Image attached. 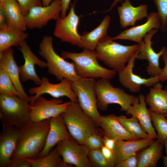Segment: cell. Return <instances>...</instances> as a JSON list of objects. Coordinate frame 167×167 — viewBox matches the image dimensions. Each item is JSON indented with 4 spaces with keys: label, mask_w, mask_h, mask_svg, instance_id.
<instances>
[{
    "label": "cell",
    "mask_w": 167,
    "mask_h": 167,
    "mask_svg": "<svg viewBox=\"0 0 167 167\" xmlns=\"http://www.w3.org/2000/svg\"><path fill=\"white\" fill-rule=\"evenodd\" d=\"M164 115H165V117L167 118V114H164Z\"/></svg>",
    "instance_id": "cell-51"
},
{
    "label": "cell",
    "mask_w": 167,
    "mask_h": 167,
    "mask_svg": "<svg viewBox=\"0 0 167 167\" xmlns=\"http://www.w3.org/2000/svg\"><path fill=\"white\" fill-rule=\"evenodd\" d=\"M154 140L138 139L117 141L113 150L115 165L147 148L154 142Z\"/></svg>",
    "instance_id": "cell-24"
},
{
    "label": "cell",
    "mask_w": 167,
    "mask_h": 167,
    "mask_svg": "<svg viewBox=\"0 0 167 167\" xmlns=\"http://www.w3.org/2000/svg\"><path fill=\"white\" fill-rule=\"evenodd\" d=\"M53 41L52 36L45 35L39 45V54L46 61L49 73L60 81L67 79L73 82L81 78L76 72L74 63L67 62L55 52Z\"/></svg>",
    "instance_id": "cell-4"
},
{
    "label": "cell",
    "mask_w": 167,
    "mask_h": 167,
    "mask_svg": "<svg viewBox=\"0 0 167 167\" xmlns=\"http://www.w3.org/2000/svg\"><path fill=\"white\" fill-rule=\"evenodd\" d=\"M0 53L13 46H19L28 34L16 27L7 25L0 28Z\"/></svg>",
    "instance_id": "cell-27"
},
{
    "label": "cell",
    "mask_w": 167,
    "mask_h": 167,
    "mask_svg": "<svg viewBox=\"0 0 167 167\" xmlns=\"http://www.w3.org/2000/svg\"><path fill=\"white\" fill-rule=\"evenodd\" d=\"M148 8L146 4L134 6L130 0H125L121 6L117 7L121 27L125 28L133 26L137 21L147 18Z\"/></svg>",
    "instance_id": "cell-23"
},
{
    "label": "cell",
    "mask_w": 167,
    "mask_h": 167,
    "mask_svg": "<svg viewBox=\"0 0 167 167\" xmlns=\"http://www.w3.org/2000/svg\"><path fill=\"white\" fill-rule=\"evenodd\" d=\"M110 21V17L106 15L94 29L90 32H84L81 35L79 47L95 51L99 41L107 36Z\"/></svg>",
    "instance_id": "cell-25"
},
{
    "label": "cell",
    "mask_w": 167,
    "mask_h": 167,
    "mask_svg": "<svg viewBox=\"0 0 167 167\" xmlns=\"http://www.w3.org/2000/svg\"><path fill=\"white\" fill-rule=\"evenodd\" d=\"M149 111L153 125L157 132V139L164 145L167 138V118L164 114Z\"/></svg>",
    "instance_id": "cell-32"
},
{
    "label": "cell",
    "mask_w": 167,
    "mask_h": 167,
    "mask_svg": "<svg viewBox=\"0 0 167 167\" xmlns=\"http://www.w3.org/2000/svg\"><path fill=\"white\" fill-rule=\"evenodd\" d=\"M62 10L61 0H54L49 5L34 6L24 16L27 28H42L51 20H57L60 17Z\"/></svg>",
    "instance_id": "cell-13"
},
{
    "label": "cell",
    "mask_w": 167,
    "mask_h": 167,
    "mask_svg": "<svg viewBox=\"0 0 167 167\" xmlns=\"http://www.w3.org/2000/svg\"><path fill=\"white\" fill-rule=\"evenodd\" d=\"M31 105L17 96L0 94V118L3 127L19 128L31 122Z\"/></svg>",
    "instance_id": "cell-6"
},
{
    "label": "cell",
    "mask_w": 167,
    "mask_h": 167,
    "mask_svg": "<svg viewBox=\"0 0 167 167\" xmlns=\"http://www.w3.org/2000/svg\"><path fill=\"white\" fill-rule=\"evenodd\" d=\"M0 94L18 96L17 91L8 73L5 70L1 68H0Z\"/></svg>",
    "instance_id": "cell-33"
},
{
    "label": "cell",
    "mask_w": 167,
    "mask_h": 167,
    "mask_svg": "<svg viewBox=\"0 0 167 167\" xmlns=\"http://www.w3.org/2000/svg\"><path fill=\"white\" fill-rule=\"evenodd\" d=\"M157 8L163 32L167 31V0H153Z\"/></svg>",
    "instance_id": "cell-35"
},
{
    "label": "cell",
    "mask_w": 167,
    "mask_h": 167,
    "mask_svg": "<svg viewBox=\"0 0 167 167\" xmlns=\"http://www.w3.org/2000/svg\"><path fill=\"white\" fill-rule=\"evenodd\" d=\"M164 145L157 139L137 154V167H156L163 156Z\"/></svg>",
    "instance_id": "cell-28"
},
{
    "label": "cell",
    "mask_w": 167,
    "mask_h": 167,
    "mask_svg": "<svg viewBox=\"0 0 167 167\" xmlns=\"http://www.w3.org/2000/svg\"><path fill=\"white\" fill-rule=\"evenodd\" d=\"M71 0H61L62 10L60 14V17H63L66 15V12L69 8Z\"/></svg>",
    "instance_id": "cell-43"
},
{
    "label": "cell",
    "mask_w": 167,
    "mask_h": 167,
    "mask_svg": "<svg viewBox=\"0 0 167 167\" xmlns=\"http://www.w3.org/2000/svg\"><path fill=\"white\" fill-rule=\"evenodd\" d=\"M95 88L98 109L105 111L110 104L119 105L121 109L126 111L132 104L136 96L129 94L119 87H115L110 79H99L96 80Z\"/></svg>",
    "instance_id": "cell-7"
},
{
    "label": "cell",
    "mask_w": 167,
    "mask_h": 167,
    "mask_svg": "<svg viewBox=\"0 0 167 167\" xmlns=\"http://www.w3.org/2000/svg\"><path fill=\"white\" fill-rule=\"evenodd\" d=\"M138 158L137 153L129 156L116 165L115 167H137Z\"/></svg>",
    "instance_id": "cell-38"
},
{
    "label": "cell",
    "mask_w": 167,
    "mask_h": 167,
    "mask_svg": "<svg viewBox=\"0 0 167 167\" xmlns=\"http://www.w3.org/2000/svg\"><path fill=\"white\" fill-rule=\"evenodd\" d=\"M102 140L104 146L113 151L114 150L117 141L104 134Z\"/></svg>",
    "instance_id": "cell-42"
},
{
    "label": "cell",
    "mask_w": 167,
    "mask_h": 167,
    "mask_svg": "<svg viewBox=\"0 0 167 167\" xmlns=\"http://www.w3.org/2000/svg\"><path fill=\"white\" fill-rule=\"evenodd\" d=\"M6 0H0V3H2L4 2Z\"/></svg>",
    "instance_id": "cell-49"
},
{
    "label": "cell",
    "mask_w": 167,
    "mask_h": 167,
    "mask_svg": "<svg viewBox=\"0 0 167 167\" xmlns=\"http://www.w3.org/2000/svg\"><path fill=\"white\" fill-rule=\"evenodd\" d=\"M165 89L167 91V85L165 86Z\"/></svg>",
    "instance_id": "cell-50"
},
{
    "label": "cell",
    "mask_w": 167,
    "mask_h": 167,
    "mask_svg": "<svg viewBox=\"0 0 167 167\" xmlns=\"http://www.w3.org/2000/svg\"><path fill=\"white\" fill-rule=\"evenodd\" d=\"M64 163L68 167H92L88 158L89 149L72 137L58 143L56 147Z\"/></svg>",
    "instance_id": "cell-9"
},
{
    "label": "cell",
    "mask_w": 167,
    "mask_h": 167,
    "mask_svg": "<svg viewBox=\"0 0 167 167\" xmlns=\"http://www.w3.org/2000/svg\"><path fill=\"white\" fill-rule=\"evenodd\" d=\"M107 36L98 42L95 50L98 60L116 72L122 70L133 55L140 47L138 44L124 45Z\"/></svg>",
    "instance_id": "cell-2"
},
{
    "label": "cell",
    "mask_w": 167,
    "mask_h": 167,
    "mask_svg": "<svg viewBox=\"0 0 167 167\" xmlns=\"http://www.w3.org/2000/svg\"><path fill=\"white\" fill-rule=\"evenodd\" d=\"M22 157L29 162L31 167H68L64 163L56 147L42 157L31 159Z\"/></svg>",
    "instance_id": "cell-30"
},
{
    "label": "cell",
    "mask_w": 167,
    "mask_h": 167,
    "mask_svg": "<svg viewBox=\"0 0 167 167\" xmlns=\"http://www.w3.org/2000/svg\"><path fill=\"white\" fill-rule=\"evenodd\" d=\"M145 96L140 94L136 97L132 104L126 111L128 115L136 117L144 131L154 139L158 138L153 125L149 109L146 106Z\"/></svg>",
    "instance_id": "cell-21"
},
{
    "label": "cell",
    "mask_w": 167,
    "mask_h": 167,
    "mask_svg": "<svg viewBox=\"0 0 167 167\" xmlns=\"http://www.w3.org/2000/svg\"><path fill=\"white\" fill-rule=\"evenodd\" d=\"M140 49V47L131 57L123 69L118 73V79L120 84L130 92L135 93L140 92L142 86L150 88L160 81L159 76L146 78L134 73L135 61Z\"/></svg>",
    "instance_id": "cell-14"
},
{
    "label": "cell",
    "mask_w": 167,
    "mask_h": 167,
    "mask_svg": "<svg viewBox=\"0 0 167 167\" xmlns=\"http://www.w3.org/2000/svg\"><path fill=\"white\" fill-rule=\"evenodd\" d=\"M163 48L164 52L162 59L164 66L162 68L161 73L159 76L160 81L162 82L167 81V48L165 46H163Z\"/></svg>",
    "instance_id": "cell-40"
},
{
    "label": "cell",
    "mask_w": 167,
    "mask_h": 167,
    "mask_svg": "<svg viewBox=\"0 0 167 167\" xmlns=\"http://www.w3.org/2000/svg\"><path fill=\"white\" fill-rule=\"evenodd\" d=\"M101 150L105 158L107 161L113 163L115 165L114 162V155L113 151L104 145L101 148Z\"/></svg>",
    "instance_id": "cell-41"
},
{
    "label": "cell",
    "mask_w": 167,
    "mask_h": 167,
    "mask_svg": "<svg viewBox=\"0 0 167 167\" xmlns=\"http://www.w3.org/2000/svg\"><path fill=\"white\" fill-rule=\"evenodd\" d=\"M117 118L126 131L137 139H153L144 131L136 117L131 116L127 118L125 115H120L117 116Z\"/></svg>",
    "instance_id": "cell-31"
},
{
    "label": "cell",
    "mask_w": 167,
    "mask_h": 167,
    "mask_svg": "<svg viewBox=\"0 0 167 167\" xmlns=\"http://www.w3.org/2000/svg\"><path fill=\"white\" fill-rule=\"evenodd\" d=\"M122 0H114L111 5L109 9L107 10V11H109L111 10L113 7L116 5L117 3L120 2Z\"/></svg>",
    "instance_id": "cell-46"
},
{
    "label": "cell",
    "mask_w": 167,
    "mask_h": 167,
    "mask_svg": "<svg viewBox=\"0 0 167 167\" xmlns=\"http://www.w3.org/2000/svg\"><path fill=\"white\" fill-rule=\"evenodd\" d=\"M95 82L94 79L80 78L72 82L71 86L80 108L98 126L101 115L98 109Z\"/></svg>",
    "instance_id": "cell-8"
},
{
    "label": "cell",
    "mask_w": 167,
    "mask_h": 167,
    "mask_svg": "<svg viewBox=\"0 0 167 167\" xmlns=\"http://www.w3.org/2000/svg\"><path fill=\"white\" fill-rule=\"evenodd\" d=\"M157 31V29H152L145 36L143 42L142 44L140 45V51L136 57L137 59L147 61V72L151 77L159 76L162 70V68L160 67L159 60L163 53V46L157 53L154 50L152 46V38Z\"/></svg>",
    "instance_id": "cell-15"
},
{
    "label": "cell",
    "mask_w": 167,
    "mask_h": 167,
    "mask_svg": "<svg viewBox=\"0 0 167 167\" xmlns=\"http://www.w3.org/2000/svg\"><path fill=\"white\" fill-rule=\"evenodd\" d=\"M19 50L24 60V64L19 66L21 81H32L35 84L39 85L41 81L37 74L35 66L36 65L42 68L47 67L46 62L38 58L33 53L25 41L19 46Z\"/></svg>",
    "instance_id": "cell-16"
},
{
    "label": "cell",
    "mask_w": 167,
    "mask_h": 167,
    "mask_svg": "<svg viewBox=\"0 0 167 167\" xmlns=\"http://www.w3.org/2000/svg\"><path fill=\"white\" fill-rule=\"evenodd\" d=\"M8 25L4 11L0 8V28Z\"/></svg>",
    "instance_id": "cell-44"
},
{
    "label": "cell",
    "mask_w": 167,
    "mask_h": 167,
    "mask_svg": "<svg viewBox=\"0 0 167 167\" xmlns=\"http://www.w3.org/2000/svg\"><path fill=\"white\" fill-rule=\"evenodd\" d=\"M75 2L72 5L67 15L56 20L53 34L62 41L79 47L81 35L77 30L79 19L75 12Z\"/></svg>",
    "instance_id": "cell-12"
},
{
    "label": "cell",
    "mask_w": 167,
    "mask_h": 167,
    "mask_svg": "<svg viewBox=\"0 0 167 167\" xmlns=\"http://www.w3.org/2000/svg\"><path fill=\"white\" fill-rule=\"evenodd\" d=\"M5 14L8 25L16 27L25 31L27 29L24 16L16 0H6L0 3Z\"/></svg>",
    "instance_id": "cell-29"
},
{
    "label": "cell",
    "mask_w": 167,
    "mask_h": 167,
    "mask_svg": "<svg viewBox=\"0 0 167 167\" xmlns=\"http://www.w3.org/2000/svg\"><path fill=\"white\" fill-rule=\"evenodd\" d=\"M61 56L72 61L76 74L81 78L110 80L114 78L117 73L101 66L95 51L86 49L78 53L63 51L61 52Z\"/></svg>",
    "instance_id": "cell-3"
},
{
    "label": "cell",
    "mask_w": 167,
    "mask_h": 167,
    "mask_svg": "<svg viewBox=\"0 0 167 167\" xmlns=\"http://www.w3.org/2000/svg\"><path fill=\"white\" fill-rule=\"evenodd\" d=\"M61 115L71 136L81 144L90 135L99 133L97 125L84 112L78 102L71 101Z\"/></svg>",
    "instance_id": "cell-5"
},
{
    "label": "cell",
    "mask_w": 167,
    "mask_h": 167,
    "mask_svg": "<svg viewBox=\"0 0 167 167\" xmlns=\"http://www.w3.org/2000/svg\"><path fill=\"white\" fill-rule=\"evenodd\" d=\"M83 144L89 150L101 149L103 145L102 137L99 133H92L85 139Z\"/></svg>",
    "instance_id": "cell-36"
},
{
    "label": "cell",
    "mask_w": 167,
    "mask_h": 167,
    "mask_svg": "<svg viewBox=\"0 0 167 167\" xmlns=\"http://www.w3.org/2000/svg\"><path fill=\"white\" fill-rule=\"evenodd\" d=\"M160 29L159 18L157 12H151L148 14L145 23L126 29L117 35L112 37L113 40H127L142 45L145 36L153 29Z\"/></svg>",
    "instance_id": "cell-18"
},
{
    "label": "cell",
    "mask_w": 167,
    "mask_h": 167,
    "mask_svg": "<svg viewBox=\"0 0 167 167\" xmlns=\"http://www.w3.org/2000/svg\"><path fill=\"white\" fill-rule=\"evenodd\" d=\"M88 158L92 167H113L115 165L107 161L102 155L101 149L89 150Z\"/></svg>",
    "instance_id": "cell-34"
},
{
    "label": "cell",
    "mask_w": 167,
    "mask_h": 167,
    "mask_svg": "<svg viewBox=\"0 0 167 167\" xmlns=\"http://www.w3.org/2000/svg\"><path fill=\"white\" fill-rule=\"evenodd\" d=\"M162 158L164 166L165 167H167V155L162 156Z\"/></svg>",
    "instance_id": "cell-47"
},
{
    "label": "cell",
    "mask_w": 167,
    "mask_h": 167,
    "mask_svg": "<svg viewBox=\"0 0 167 167\" xmlns=\"http://www.w3.org/2000/svg\"><path fill=\"white\" fill-rule=\"evenodd\" d=\"M72 81L63 79L57 84L50 82L48 78L43 77L39 86L30 88L28 92L30 94L34 95L31 96L30 104L32 103L36 99L42 94H47L54 98L65 96L72 102H78L77 96L72 89Z\"/></svg>",
    "instance_id": "cell-10"
},
{
    "label": "cell",
    "mask_w": 167,
    "mask_h": 167,
    "mask_svg": "<svg viewBox=\"0 0 167 167\" xmlns=\"http://www.w3.org/2000/svg\"><path fill=\"white\" fill-rule=\"evenodd\" d=\"M54 0H41L43 6L49 5Z\"/></svg>",
    "instance_id": "cell-45"
},
{
    "label": "cell",
    "mask_w": 167,
    "mask_h": 167,
    "mask_svg": "<svg viewBox=\"0 0 167 167\" xmlns=\"http://www.w3.org/2000/svg\"><path fill=\"white\" fill-rule=\"evenodd\" d=\"M20 135V128L3 127L0 135V167H8Z\"/></svg>",
    "instance_id": "cell-20"
},
{
    "label": "cell",
    "mask_w": 167,
    "mask_h": 167,
    "mask_svg": "<svg viewBox=\"0 0 167 167\" xmlns=\"http://www.w3.org/2000/svg\"><path fill=\"white\" fill-rule=\"evenodd\" d=\"M49 121L50 119L38 122L31 121L20 128L19 137L12 156L37 158L45 144Z\"/></svg>",
    "instance_id": "cell-1"
},
{
    "label": "cell",
    "mask_w": 167,
    "mask_h": 167,
    "mask_svg": "<svg viewBox=\"0 0 167 167\" xmlns=\"http://www.w3.org/2000/svg\"><path fill=\"white\" fill-rule=\"evenodd\" d=\"M71 101L63 103L62 99L48 100L41 96L30 105V120L38 122L61 114L66 109Z\"/></svg>",
    "instance_id": "cell-11"
},
{
    "label": "cell",
    "mask_w": 167,
    "mask_h": 167,
    "mask_svg": "<svg viewBox=\"0 0 167 167\" xmlns=\"http://www.w3.org/2000/svg\"><path fill=\"white\" fill-rule=\"evenodd\" d=\"M14 49L10 48L0 53V68L8 73L18 93V96L28 103L31 101V96L25 92L21 83L19 66L14 58Z\"/></svg>",
    "instance_id": "cell-17"
},
{
    "label": "cell",
    "mask_w": 167,
    "mask_h": 167,
    "mask_svg": "<svg viewBox=\"0 0 167 167\" xmlns=\"http://www.w3.org/2000/svg\"><path fill=\"white\" fill-rule=\"evenodd\" d=\"M18 2L22 14L24 16L32 7L42 5L41 0H16Z\"/></svg>",
    "instance_id": "cell-37"
},
{
    "label": "cell",
    "mask_w": 167,
    "mask_h": 167,
    "mask_svg": "<svg viewBox=\"0 0 167 167\" xmlns=\"http://www.w3.org/2000/svg\"><path fill=\"white\" fill-rule=\"evenodd\" d=\"M164 146H165V152L166 155H167V138L165 141Z\"/></svg>",
    "instance_id": "cell-48"
},
{
    "label": "cell",
    "mask_w": 167,
    "mask_h": 167,
    "mask_svg": "<svg viewBox=\"0 0 167 167\" xmlns=\"http://www.w3.org/2000/svg\"><path fill=\"white\" fill-rule=\"evenodd\" d=\"M72 137L65 125L61 114L50 119L49 128L45 146L37 158L48 155L58 143Z\"/></svg>",
    "instance_id": "cell-19"
},
{
    "label": "cell",
    "mask_w": 167,
    "mask_h": 167,
    "mask_svg": "<svg viewBox=\"0 0 167 167\" xmlns=\"http://www.w3.org/2000/svg\"><path fill=\"white\" fill-rule=\"evenodd\" d=\"M146 102L149 106V110L161 114H167V92L162 89L158 82L150 88L145 96Z\"/></svg>",
    "instance_id": "cell-26"
},
{
    "label": "cell",
    "mask_w": 167,
    "mask_h": 167,
    "mask_svg": "<svg viewBox=\"0 0 167 167\" xmlns=\"http://www.w3.org/2000/svg\"><path fill=\"white\" fill-rule=\"evenodd\" d=\"M98 126L104 135L117 141L138 139L126 131L113 114L101 115Z\"/></svg>",
    "instance_id": "cell-22"
},
{
    "label": "cell",
    "mask_w": 167,
    "mask_h": 167,
    "mask_svg": "<svg viewBox=\"0 0 167 167\" xmlns=\"http://www.w3.org/2000/svg\"><path fill=\"white\" fill-rule=\"evenodd\" d=\"M8 167H31L29 162L22 157L12 156Z\"/></svg>",
    "instance_id": "cell-39"
}]
</instances>
